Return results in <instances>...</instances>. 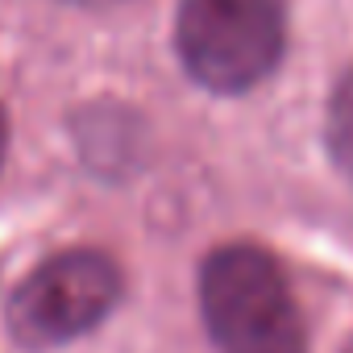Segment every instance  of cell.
<instances>
[{
  "instance_id": "cell-1",
  "label": "cell",
  "mask_w": 353,
  "mask_h": 353,
  "mask_svg": "<svg viewBox=\"0 0 353 353\" xmlns=\"http://www.w3.org/2000/svg\"><path fill=\"white\" fill-rule=\"evenodd\" d=\"M200 316L221 353H303V320L279 258L262 245H216L200 266Z\"/></svg>"
},
{
  "instance_id": "cell-2",
  "label": "cell",
  "mask_w": 353,
  "mask_h": 353,
  "mask_svg": "<svg viewBox=\"0 0 353 353\" xmlns=\"http://www.w3.org/2000/svg\"><path fill=\"white\" fill-rule=\"evenodd\" d=\"M287 0H183L174 17V50L183 71L216 92L258 88L283 59Z\"/></svg>"
},
{
  "instance_id": "cell-3",
  "label": "cell",
  "mask_w": 353,
  "mask_h": 353,
  "mask_svg": "<svg viewBox=\"0 0 353 353\" xmlns=\"http://www.w3.org/2000/svg\"><path fill=\"white\" fill-rule=\"evenodd\" d=\"M125 295L121 262L104 250H63L38 262L5 303L9 336L30 349H59L100 328Z\"/></svg>"
},
{
  "instance_id": "cell-4",
  "label": "cell",
  "mask_w": 353,
  "mask_h": 353,
  "mask_svg": "<svg viewBox=\"0 0 353 353\" xmlns=\"http://www.w3.org/2000/svg\"><path fill=\"white\" fill-rule=\"evenodd\" d=\"M324 137H328V154L341 166V174H349V179H353V67L336 79V88L328 96Z\"/></svg>"
},
{
  "instance_id": "cell-5",
  "label": "cell",
  "mask_w": 353,
  "mask_h": 353,
  "mask_svg": "<svg viewBox=\"0 0 353 353\" xmlns=\"http://www.w3.org/2000/svg\"><path fill=\"white\" fill-rule=\"evenodd\" d=\"M9 141H13V125H9L5 104H0V166H5V158H9Z\"/></svg>"
},
{
  "instance_id": "cell-6",
  "label": "cell",
  "mask_w": 353,
  "mask_h": 353,
  "mask_svg": "<svg viewBox=\"0 0 353 353\" xmlns=\"http://www.w3.org/2000/svg\"><path fill=\"white\" fill-rule=\"evenodd\" d=\"M67 5H79V9H104V5H117V0H67Z\"/></svg>"
},
{
  "instance_id": "cell-7",
  "label": "cell",
  "mask_w": 353,
  "mask_h": 353,
  "mask_svg": "<svg viewBox=\"0 0 353 353\" xmlns=\"http://www.w3.org/2000/svg\"><path fill=\"white\" fill-rule=\"evenodd\" d=\"M345 353H353V341H349V349H345Z\"/></svg>"
}]
</instances>
